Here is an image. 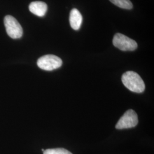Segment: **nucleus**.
I'll list each match as a JSON object with an SVG mask.
<instances>
[{
  "label": "nucleus",
  "instance_id": "1",
  "mask_svg": "<svg viewBox=\"0 0 154 154\" xmlns=\"http://www.w3.org/2000/svg\"><path fill=\"white\" fill-rule=\"evenodd\" d=\"M122 81L125 86L132 92L142 93L145 90V84L140 75L132 71L125 72L122 76Z\"/></svg>",
  "mask_w": 154,
  "mask_h": 154
},
{
  "label": "nucleus",
  "instance_id": "6",
  "mask_svg": "<svg viewBox=\"0 0 154 154\" xmlns=\"http://www.w3.org/2000/svg\"><path fill=\"white\" fill-rule=\"evenodd\" d=\"M29 11L37 16H44L48 11V6L42 1H35L30 3L29 6Z\"/></svg>",
  "mask_w": 154,
  "mask_h": 154
},
{
  "label": "nucleus",
  "instance_id": "2",
  "mask_svg": "<svg viewBox=\"0 0 154 154\" xmlns=\"http://www.w3.org/2000/svg\"><path fill=\"white\" fill-rule=\"evenodd\" d=\"M62 65V61L57 56L51 54L45 55L39 58L37 65L42 70L51 71L60 68Z\"/></svg>",
  "mask_w": 154,
  "mask_h": 154
},
{
  "label": "nucleus",
  "instance_id": "3",
  "mask_svg": "<svg viewBox=\"0 0 154 154\" xmlns=\"http://www.w3.org/2000/svg\"><path fill=\"white\" fill-rule=\"evenodd\" d=\"M112 43L115 47L122 51H134L138 47L137 43L134 40L121 33L115 34Z\"/></svg>",
  "mask_w": 154,
  "mask_h": 154
},
{
  "label": "nucleus",
  "instance_id": "10",
  "mask_svg": "<svg viewBox=\"0 0 154 154\" xmlns=\"http://www.w3.org/2000/svg\"><path fill=\"white\" fill-rule=\"evenodd\" d=\"M42 151H45L44 149H42Z\"/></svg>",
  "mask_w": 154,
  "mask_h": 154
},
{
  "label": "nucleus",
  "instance_id": "4",
  "mask_svg": "<svg viewBox=\"0 0 154 154\" xmlns=\"http://www.w3.org/2000/svg\"><path fill=\"white\" fill-rule=\"evenodd\" d=\"M4 25L6 32L11 38H20L22 37L23 29L20 23L14 17L6 16L4 18Z\"/></svg>",
  "mask_w": 154,
  "mask_h": 154
},
{
  "label": "nucleus",
  "instance_id": "9",
  "mask_svg": "<svg viewBox=\"0 0 154 154\" xmlns=\"http://www.w3.org/2000/svg\"><path fill=\"white\" fill-rule=\"evenodd\" d=\"M44 154H72L66 149L63 148L48 149L44 151Z\"/></svg>",
  "mask_w": 154,
  "mask_h": 154
},
{
  "label": "nucleus",
  "instance_id": "5",
  "mask_svg": "<svg viewBox=\"0 0 154 154\" xmlns=\"http://www.w3.org/2000/svg\"><path fill=\"white\" fill-rule=\"evenodd\" d=\"M138 123L137 114L134 110H128L123 115L116 125V128L118 130L130 128L136 126Z\"/></svg>",
  "mask_w": 154,
  "mask_h": 154
},
{
  "label": "nucleus",
  "instance_id": "8",
  "mask_svg": "<svg viewBox=\"0 0 154 154\" xmlns=\"http://www.w3.org/2000/svg\"><path fill=\"white\" fill-rule=\"evenodd\" d=\"M115 5L117 6L122 9H131L132 8V2L130 0H109Z\"/></svg>",
  "mask_w": 154,
  "mask_h": 154
},
{
  "label": "nucleus",
  "instance_id": "7",
  "mask_svg": "<svg viewBox=\"0 0 154 154\" xmlns=\"http://www.w3.org/2000/svg\"><path fill=\"white\" fill-rule=\"evenodd\" d=\"M69 21L71 27L74 30H78L79 29L82 23V16L77 9L74 8L70 11Z\"/></svg>",
  "mask_w": 154,
  "mask_h": 154
}]
</instances>
